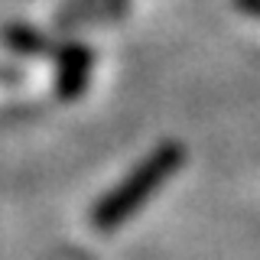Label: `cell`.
I'll return each instance as SVG.
<instances>
[{
    "label": "cell",
    "instance_id": "cell-1",
    "mask_svg": "<svg viewBox=\"0 0 260 260\" xmlns=\"http://www.w3.org/2000/svg\"><path fill=\"white\" fill-rule=\"evenodd\" d=\"M182 159H185V153H182V146H176V143H166V146H159V150H153L108 199L98 202V208L91 215L94 228L111 231V228H117L124 218H130L179 166H182Z\"/></svg>",
    "mask_w": 260,
    "mask_h": 260
},
{
    "label": "cell",
    "instance_id": "cell-2",
    "mask_svg": "<svg viewBox=\"0 0 260 260\" xmlns=\"http://www.w3.org/2000/svg\"><path fill=\"white\" fill-rule=\"evenodd\" d=\"M238 7L247 10V13H254V16H260V0H238Z\"/></svg>",
    "mask_w": 260,
    "mask_h": 260
}]
</instances>
